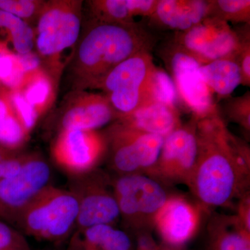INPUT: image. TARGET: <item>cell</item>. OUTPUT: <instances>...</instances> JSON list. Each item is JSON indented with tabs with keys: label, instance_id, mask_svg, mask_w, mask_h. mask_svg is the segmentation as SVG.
<instances>
[{
	"label": "cell",
	"instance_id": "obj_19",
	"mask_svg": "<svg viewBox=\"0 0 250 250\" xmlns=\"http://www.w3.org/2000/svg\"><path fill=\"white\" fill-rule=\"evenodd\" d=\"M68 248L73 250H131L132 243L125 231L113 225H99L77 231Z\"/></svg>",
	"mask_w": 250,
	"mask_h": 250
},
{
	"label": "cell",
	"instance_id": "obj_21",
	"mask_svg": "<svg viewBox=\"0 0 250 250\" xmlns=\"http://www.w3.org/2000/svg\"><path fill=\"white\" fill-rule=\"evenodd\" d=\"M250 231L237 215H220L209 225L212 250H250Z\"/></svg>",
	"mask_w": 250,
	"mask_h": 250
},
{
	"label": "cell",
	"instance_id": "obj_26",
	"mask_svg": "<svg viewBox=\"0 0 250 250\" xmlns=\"http://www.w3.org/2000/svg\"><path fill=\"white\" fill-rule=\"evenodd\" d=\"M24 77L18 54L0 42V85L8 90L20 89Z\"/></svg>",
	"mask_w": 250,
	"mask_h": 250
},
{
	"label": "cell",
	"instance_id": "obj_7",
	"mask_svg": "<svg viewBox=\"0 0 250 250\" xmlns=\"http://www.w3.org/2000/svg\"><path fill=\"white\" fill-rule=\"evenodd\" d=\"M112 185L121 217L134 228L154 224L156 215L170 197L159 182L141 173L122 174Z\"/></svg>",
	"mask_w": 250,
	"mask_h": 250
},
{
	"label": "cell",
	"instance_id": "obj_23",
	"mask_svg": "<svg viewBox=\"0 0 250 250\" xmlns=\"http://www.w3.org/2000/svg\"><path fill=\"white\" fill-rule=\"evenodd\" d=\"M29 136L11 104L8 93H0V146L9 150L18 149Z\"/></svg>",
	"mask_w": 250,
	"mask_h": 250
},
{
	"label": "cell",
	"instance_id": "obj_34",
	"mask_svg": "<svg viewBox=\"0 0 250 250\" xmlns=\"http://www.w3.org/2000/svg\"><path fill=\"white\" fill-rule=\"evenodd\" d=\"M237 217L248 231H250V202L249 193L240 200Z\"/></svg>",
	"mask_w": 250,
	"mask_h": 250
},
{
	"label": "cell",
	"instance_id": "obj_3",
	"mask_svg": "<svg viewBox=\"0 0 250 250\" xmlns=\"http://www.w3.org/2000/svg\"><path fill=\"white\" fill-rule=\"evenodd\" d=\"M83 1H45L37 18L34 42L46 71L57 83L80 39Z\"/></svg>",
	"mask_w": 250,
	"mask_h": 250
},
{
	"label": "cell",
	"instance_id": "obj_12",
	"mask_svg": "<svg viewBox=\"0 0 250 250\" xmlns=\"http://www.w3.org/2000/svg\"><path fill=\"white\" fill-rule=\"evenodd\" d=\"M196 118L166 136L159 159L149 173L168 182L188 184L196 165L199 145Z\"/></svg>",
	"mask_w": 250,
	"mask_h": 250
},
{
	"label": "cell",
	"instance_id": "obj_30",
	"mask_svg": "<svg viewBox=\"0 0 250 250\" xmlns=\"http://www.w3.org/2000/svg\"><path fill=\"white\" fill-rule=\"evenodd\" d=\"M8 95L18 118L29 134L39 120L37 113L23 96L21 90H8Z\"/></svg>",
	"mask_w": 250,
	"mask_h": 250
},
{
	"label": "cell",
	"instance_id": "obj_27",
	"mask_svg": "<svg viewBox=\"0 0 250 250\" xmlns=\"http://www.w3.org/2000/svg\"><path fill=\"white\" fill-rule=\"evenodd\" d=\"M210 17L229 23L250 24V0H215L210 1Z\"/></svg>",
	"mask_w": 250,
	"mask_h": 250
},
{
	"label": "cell",
	"instance_id": "obj_20",
	"mask_svg": "<svg viewBox=\"0 0 250 250\" xmlns=\"http://www.w3.org/2000/svg\"><path fill=\"white\" fill-rule=\"evenodd\" d=\"M199 70L211 93L219 99L229 98L242 84L241 70L231 59H218L202 64Z\"/></svg>",
	"mask_w": 250,
	"mask_h": 250
},
{
	"label": "cell",
	"instance_id": "obj_6",
	"mask_svg": "<svg viewBox=\"0 0 250 250\" xmlns=\"http://www.w3.org/2000/svg\"><path fill=\"white\" fill-rule=\"evenodd\" d=\"M162 58L172 77L180 103L197 121L219 115L213 93L200 75L199 61L171 41L163 49Z\"/></svg>",
	"mask_w": 250,
	"mask_h": 250
},
{
	"label": "cell",
	"instance_id": "obj_16",
	"mask_svg": "<svg viewBox=\"0 0 250 250\" xmlns=\"http://www.w3.org/2000/svg\"><path fill=\"white\" fill-rule=\"evenodd\" d=\"M210 1L203 0H158L150 17L152 25L184 32L208 17Z\"/></svg>",
	"mask_w": 250,
	"mask_h": 250
},
{
	"label": "cell",
	"instance_id": "obj_33",
	"mask_svg": "<svg viewBox=\"0 0 250 250\" xmlns=\"http://www.w3.org/2000/svg\"><path fill=\"white\" fill-rule=\"evenodd\" d=\"M18 58L22 71L25 75L42 67V62L40 57L35 52H30L24 54H18Z\"/></svg>",
	"mask_w": 250,
	"mask_h": 250
},
{
	"label": "cell",
	"instance_id": "obj_28",
	"mask_svg": "<svg viewBox=\"0 0 250 250\" xmlns=\"http://www.w3.org/2000/svg\"><path fill=\"white\" fill-rule=\"evenodd\" d=\"M44 3L36 0H0V10L29 23L37 19Z\"/></svg>",
	"mask_w": 250,
	"mask_h": 250
},
{
	"label": "cell",
	"instance_id": "obj_25",
	"mask_svg": "<svg viewBox=\"0 0 250 250\" xmlns=\"http://www.w3.org/2000/svg\"><path fill=\"white\" fill-rule=\"evenodd\" d=\"M150 97L152 103L176 108L180 103L177 88L168 72L156 66L150 82Z\"/></svg>",
	"mask_w": 250,
	"mask_h": 250
},
{
	"label": "cell",
	"instance_id": "obj_4",
	"mask_svg": "<svg viewBox=\"0 0 250 250\" xmlns=\"http://www.w3.org/2000/svg\"><path fill=\"white\" fill-rule=\"evenodd\" d=\"M78 213L73 192L48 185L28 204L15 228L36 239L60 243L73 231Z\"/></svg>",
	"mask_w": 250,
	"mask_h": 250
},
{
	"label": "cell",
	"instance_id": "obj_31",
	"mask_svg": "<svg viewBox=\"0 0 250 250\" xmlns=\"http://www.w3.org/2000/svg\"><path fill=\"white\" fill-rule=\"evenodd\" d=\"M239 45L232 59L237 62L241 70L242 84L250 85V30L246 29L243 33L238 32Z\"/></svg>",
	"mask_w": 250,
	"mask_h": 250
},
{
	"label": "cell",
	"instance_id": "obj_15",
	"mask_svg": "<svg viewBox=\"0 0 250 250\" xmlns=\"http://www.w3.org/2000/svg\"><path fill=\"white\" fill-rule=\"evenodd\" d=\"M75 92L62 112V130H96L118 118L103 93Z\"/></svg>",
	"mask_w": 250,
	"mask_h": 250
},
{
	"label": "cell",
	"instance_id": "obj_8",
	"mask_svg": "<svg viewBox=\"0 0 250 250\" xmlns=\"http://www.w3.org/2000/svg\"><path fill=\"white\" fill-rule=\"evenodd\" d=\"M69 190L78 200L77 231L95 225H113L121 218L112 182L103 172L94 169L74 176Z\"/></svg>",
	"mask_w": 250,
	"mask_h": 250
},
{
	"label": "cell",
	"instance_id": "obj_36",
	"mask_svg": "<svg viewBox=\"0 0 250 250\" xmlns=\"http://www.w3.org/2000/svg\"><path fill=\"white\" fill-rule=\"evenodd\" d=\"M66 250H72V249H70V248H67Z\"/></svg>",
	"mask_w": 250,
	"mask_h": 250
},
{
	"label": "cell",
	"instance_id": "obj_14",
	"mask_svg": "<svg viewBox=\"0 0 250 250\" xmlns=\"http://www.w3.org/2000/svg\"><path fill=\"white\" fill-rule=\"evenodd\" d=\"M198 207L182 197H171L154 218L161 238L167 244L181 246L195 236L200 225Z\"/></svg>",
	"mask_w": 250,
	"mask_h": 250
},
{
	"label": "cell",
	"instance_id": "obj_22",
	"mask_svg": "<svg viewBox=\"0 0 250 250\" xmlns=\"http://www.w3.org/2000/svg\"><path fill=\"white\" fill-rule=\"evenodd\" d=\"M57 83L43 67L24 77L21 90L23 96L40 117L48 111L56 98Z\"/></svg>",
	"mask_w": 250,
	"mask_h": 250
},
{
	"label": "cell",
	"instance_id": "obj_18",
	"mask_svg": "<svg viewBox=\"0 0 250 250\" xmlns=\"http://www.w3.org/2000/svg\"><path fill=\"white\" fill-rule=\"evenodd\" d=\"M91 19L104 22L134 24L136 18H149L158 0H92L87 1Z\"/></svg>",
	"mask_w": 250,
	"mask_h": 250
},
{
	"label": "cell",
	"instance_id": "obj_9",
	"mask_svg": "<svg viewBox=\"0 0 250 250\" xmlns=\"http://www.w3.org/2000/svg\"><path fill=\"white\" fill-rule=\"evenodd\" d=\"M111 149V164L122 174L149 172L160 156L164 136L141 132L116 123L106 138Z\"/></svg>",
	"mask_w": 250,
	"mask_h": 250
},
{
	"label": "cell",
	"instance_id": "obj_35",
	"mask_svg": "<svg viewBox=\"0 0 250 250\" xmlns=\"http://www.w3.org/2000/svg\"><path fill=\"white\" fill-rule=\"evenodd\" d=\"M8 150H9V149L0 146V161L4 160V159L9 158L10 156H13L12 154L8 152Z\"/></svg>",
	"mask_w": 250,
	"mask_h": 250
},
{
	"label": "cell",
	"instance_id": "obj_24",
	"mask_svg": "<svg viewBox=\"0 0 250 250\" xmlns=\"http://www.w3.org/2000/svg\"><path fill=\"white\" fill-rule=\"evenodd\" d=\"M0 28L7 31L16 54H24L32 52L35 45L34 31L29 23L0 10Z\"/></svg>",
	"mask_w": 250,
	"mask_h": 250
},
{
	"label": "cell",
	"instance_id": "obj_17",
	"mask_svg": "<svg viewBox=\"0 0 250 250\" xmlns=\"http://www.w3.org/2000/svg\"><path fill=\"white\" fill-rule=\"evenodd\" d=\"M116 120L131 129L164 137L181 126L178 109L157 103L147 104Z\"/></svg>",
	"mask_w": 250,
	"mask_h": 250
},
{
	"label": "cell",
	"instance_id": "obj_32",
	"mask_svg": "<svg viewBox=\"0 0 250 250\" xmlns=\"http://www.w3.org/2000/svg\"><path fill=\"white\" fill-rule=\"evenodd\" d=\"M0 250H31L23 233L0 220Z\"/></svg>",
	"mask_w": 250,
	"mask_h": 250
},
{
	"label": "cell",
	"instance_id": "obj_5",
	"mask_svg": "<svg viewBox=\"0 0 250 250\" xmlns=\"http://www.w3.org/2000/svg\"><path fill=\"white\" fill-rule=\"evenodd\" d=\"M156 67L151 51H142L114 67L95 89L103 91L118 117L129 114L152 103L150 82Z\"/></svg>",
	"mask_w": 250,
	"mask_h": 250
},
{
	"label": "cell",
	"instance_id": "obj_29",
	"mask_svg": "<svg viewBox=\"0 0 250 250\" xmlns=\"http://www.w3.org/2000/svg\"><path fill=\"white\" fill-rule=\"evenodd\" d=\"M223 109L231 121L236 122L249 131L250 129V93L229 99L224 104Z\"/></svg>",
	"mask_w": 250,
	"mask_h": 250
},
{
	"label": "cell",
	"instance_id": "obj_13",
	"mask_svg": "<svg viewBox=\"0 0 250 250\" xmlns=\"http://www.w3.org/2000/svg\"><path fill=\"white\" fill-rule=\"evenodd\" d=\"M107 149L106 138L96 130H61L52 148L57 165L73 176L94 170Z\"/></svg>",
	"mask_w": 250,
	"mask_h": 250
},
{
	"label": "cell",
	"instance_id": "obj_10",
	"mask_svg": "<svg viewBox=\"0 0 250 250\" xmlns=\"http://www.w3.org/2000/svg\"><path fill=\"white\" fill-rule=\"evenodd\" d=\"M51 170L39 156H26L21 171L0 179V220L16 227L26 207L49 185Z\"/></svg>",
	"mask_w": 250,
	"mask_h": 250
},
{
	"label": "cell",
	"instance_id": "obj_11",
	"mask_svg": "<svg viewBox=\"0 0 250 250\" xmlns=\"http://www.w3.org/2000/svg\"><path fill=\"white\" fill-rule=\"evenodd\" d=\"M172 41L201 64L232 59L239 45L237 31L229 23L210 16L188 30L175 32Z\"/></svg>",
	"mask_w": 250,
	"mask_h": 250
},
{
	"label": "cell",
	"instance_id": "obj_1",
	"mask_svg": "<svg viewBox=\"0 0 250 250\" xmlns=\"http://www.w3.org/2000/svg\"><path fill=\"white\" fill-rule=\"evenodd\" d=\"M199 151L187 185L202 208L228 207L248 194L250 149L229 132L220 115L197 121Z\"/></svg>",
	"mask_w": 250,
	"mask_h": 250
},
{
	"label": "cell",
	"instance_id": "obj_2",
	"mask_svg": "<svg viewBox=\"0 0 250 250\" xmlns=\"http://www.w3.org/2000/svg\"><path fill=\"white\" fill-rule=\"evenodd\" d=\"M155 40L140 23L124 24L90 19L70 64L76 91L95 89L105 76L126 59L152 50Z\"/></svg>",
	"mask_w": 250,
	"mask_h": 250
}]
</instances>
